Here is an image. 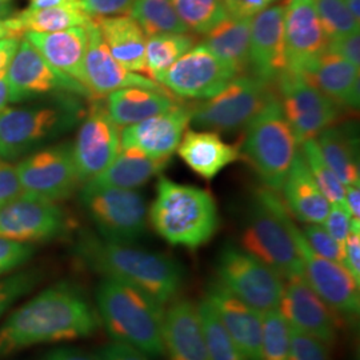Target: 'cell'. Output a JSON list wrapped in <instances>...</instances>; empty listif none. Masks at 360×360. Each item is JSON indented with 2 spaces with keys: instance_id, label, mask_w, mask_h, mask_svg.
<instances>
[{
  "instance_id": "34",
  "label": "cell",
  "mask_w": 360,
  "mask_h": 360,
  "mask_svg": "<svg viewBox=\"0 0 360 360\" xmlns=\"http://www.w3.org/2000/svg\"><path fill=\"white\" fill-rule=\"evenodd\" d=\"M315 141L322 151L324 160L334 171L338 179L345 184V187L360 183L359 165L358 156L355 154V146L342 129H334L333 126L323 129Z\"/></svg>"
},
{
  "instance_id": "42",
  "label": "cell",
  "mask_w": 360,
  "mask_h": 360,
  "mask_svg": "<svg viewBox=\"0 0 360 360\" xmlns=\"http://www.w3.org/2000/svg\"><path fill=\"white\" fill-rule=\"evenodd\" d=\"M41 279L38 270H23L13 272L0 279V318L19 302L23 296L32 292Z\"/></svg>"
},
{
  "instance_id": "44",
  "label": "cell",
  "mask_w": 360,
  "mask_h": 360,
  "mask_svg": "<svg viewBox=\"0 0 360 360\" xmlns=\"http://www.w3.org/2000/svg\"><path fill=\"white\" fill-rule=\"evenodd\" d=\"M303 235L309 247L321 257L343 264V245L323 227V224H306Z\"/></svg>"
},
{
  "instance_id": "21",
  "label": "cell",
  "mask_w": 360,
  "mask_h": 360,
  "mask_svg": "<svg viewBox=\"0 0 360 360\" xmlns=\"http://www.w3.org/2000/svg\"><path fill=\"white\" fill-rule=\"evenodd\" d=\"M285 3L270 6L251 19L250 71L272 84L287 71L284 50Z\"/></svg>"
},
{
  "instance_id": "38",
  "label": "cell",
  "mask_w": 360,
  "mask_h": 360,
  "mask_svg": "<svg viewBox=\"0 0 360 360\" xmlns=\"http://www.w3.org/2000/svg\"><path fill=\"white\" fill-rule=\"evenodd\" d=\"M183 23L199 35H206L227 18L221 0H171Z\"/></svg>"
},
{
  "instance_id": "13",
  "label": "cell",
  "mask_w": 360,
  "mask_h": 360,
  "mask_svg": "<svg viewBox=\"0 0 360 360\" xmlns=\"http://www.w3.org/2000/svg\"><path fill=\"white\" fill-rule=\"evenodd\" d=\"M236 75L231 65L200 43L181 55L156 82L174 95L203 101L217 95Z\"/></svg>"
},
{
  "instance_id": "41",
  "label": "cell",
  "mask_w": 360,
  "mask_h": 360,
  "mask_svg": "<svg viewBox=\"0 0 360 360\" xmlns=\"http://www.w3.org/2000/svg\"><path fill=\"white\" fill-rule=\"evenodd\" d=\"M315 7L328 43L359 31V22L349 13L345 0H315Z\"/></svg>"
},
{
  "instance_id": "15",
  "label": "cell",
  "mask_w": 360,
  "mask_h": 360,
  "mask_svg": "<svg viewBox=\"0 0 360 360\" xmlns=\"http://www.w3.org/2000/svg\"><path fill=\"white\" fill-rule=\"evenodd\" d=\"M68 230L65 211L55 202L22 193L0 207V238L18 243L50 242Z\"/></svg>"
},
{
  "instance_id": "20",
  "label": "cell",
  "mask_w": 360,
  "mask_h": 360,
  "mask_svg": "<svg viewBox=\"0 0 360 360\" xmlns=\"http://www.w3.org/2000/svg\"><path fill=\"white\" fill-rule=\"evenodd\" d=\"M328 47L315 0H288L284 15L287 70L300 74Z\"/></svg>"
},
{
  "instance_id": "55",
  "label": "cell",
  "mask_w": 360,
  "mask_h": 360,
  "mask_svg": "<svg viewBox=\"0 0 360 360\" xmlns=\"http://www.w3.org/2000/svg\"><path fill=\"white\" fill-rule=\"evenodd\" d=\"M20 39H0V74L8 70V65L13 60V55L18 50Z\"/></svg>"
},
{
  "instance_id": "48",
  "label": "cell",
  "mask_w": 360,
  "mask_h": 360,
  "mask_svg": "<svg viewBox=\"0 0 360 360\" xmlns=\"http://www.w3.org/2000/svg\"><path fill=\"white\" fill-rule=\"evenodd\" d=\"M135 0H80L82 7L91 18H108L127 15Z\"/></svg>"
},
{
  "instance_id": "54",
  "label": "cell",
  "mask_w": 360,
  "mask_h": 360,
  "mask_svg": "<svg viewBox=\"0 0 360 360\" xmlns=\"http://www.w3.org/2000/svg\"><path fill=\"white\" fill-rule=\"evenodd\" d=\"M345 205L347 207L352 220L360 221V183L346 186Z\"/></svg>"
},
{
  "instance_id": "50",
  "label": "cell",
  "mask_w": 360,
  "mask_h": 360,
  "mask_svg": "<svg viewBox=\"0 0 360 360\" xmlns=\"http://www.w3.org/2000/svg\"><path fill=\"white\" fill-rule=\"evenodd\" d=\"M23 193L16 168L0 158V207L10 203Z\"/></svg>"
},
{
  "instance_id": "36",
  "label": "cell",
  "mask_w": 360,
  "mask_h": 360,
  "mask_svg": "<svg viewBox=\"0 0 360 360\" xmlns=\"http://www.w3.org/2000/svg\"><path fill=\"white\" fill-rule=\"evenodd\" d=\"M193 46L195 39L188 34H160L148 37L146 43V74L156 82V77Z\"/></svg>"
},
{
  "instance_id": "22",
  "label": "cell",
  "mask_w": 360,
  "mask_h": 360,
  "mask_svg": "<svg viewBox=\"0 0 360 360\" xmlns=\"http://www.w3.org/2000/svg\"><path fill=\"white\" fill-rule=\"evenodd\" d=\"M205 299L245 359L260 360L263 314L232 295L217 279L207 284Z\"/></svg>"
},
{
  "instance_id": "40",
  "label": "cell",
  "mask_w": 360,
  "mask_h": 360,
  "mask_svg": "<svg viewBox=\"0 0 360 360\" xmlns=\"http://www.w3.org/2000/svg\"><path fill=\"white\" fill-rule=\"evenodd\" d=\"M260 360H290V327L278 309L263 312Z\"/></svg>"
},
{
  "instance_id": "26",
  "label": "cell",
  "mask_w": 360,
  "mask_h": 360,
  "mask_svg": "<svg viewBox=\"0 0 360 360\" xmlns=\"http://www.w3.org/2000/svg\"><path fill=\"white\" fill-rule=\"evenodd\" d=\"M302 75L335 103L352 108L359 105V67L338 53L326 50Z\"/></svg>"
},
{
  "instance_id": "19",
  "label": "cell",
  "mask_w": 360,
  "mask_h": 360,
  "mask_svg": "<svg viewBox=\"0 0 360 360\" xmlns=\"http://www.w3.org/2000/svg\"><path fill=\"white\" fill-rule=\"evenodd\" d=\"M278 311L290 328L314 336L326 345H334L339 323L338 315L318 295L304 276L284 282Z\"/></svg>"
},
{
  "instance_id": "23",
  "label": "cell",
  "mask_w": 360,
  "mask_h": 360,
  "mask_svg": "<svg viewBox=\"0 0 360 360\" xmlns=\"http://www.w3.org/2000/svg\"><path fill=\"white\" fill-rule=\"evenodd\" d=\"M190 122V107L176 104L166 112L126 127L120 134V146L135 147L156 160H169Z\"/></svg>"
},
{
  "instance_id": "4",
  "label": "cell",
  "mask_w": 360,
  "mask_h": 360,
  "mask_svg": "<svg viewBox=\"0 0 360 360\" xmlns=\"http://www.w3.org/2000/svg\"><path fill=\"white\" fill-rule=\"evenodd\" d=\"M148 219L168 245L191 250L208 243L220 224L218 206L211 193L163 176L156 186Z\"/></svg>"
},
{
  "instance_id": "33",
  "label": "cell",
  "mask_w": 360,
  "mask_h": 360,
  "mask_svg": "<svg viewBox=\"0 0 360 360\" xmlns=\"http://www.w3.org/2000/svg\"><path fill=\"white\" fill-rule=\"evenodd\" d=\"M203 44L221 60L231 65L238 75L250 68L251 19L226 18L208 31Z\"/></svg>"
},
{
  "instance_id": "56",
  "label": "cell",
  "mask_w": 360,
  "mask_h": 360,
  "mask_svg": "<svg viewBox=\"0 0 360 360\" xmlns=\"http://www.w3.org/2000/svg\"><path fill=\"white\" fill-rule=\"evenodd\" d=\"M10 102V84L7 80V71L0 74V114L6 110Z\"/></svg>"
},
{
  "instance_id": "12",
  "label": "cell",
  "mask_w": 360,
  "mask_h": 360,
  "mask_svg": "<svg viewBox=\"0 0 360 360\" xmlns=\"http://www.w3.org/2000/svg\"><path fill=\"white\" fill-rule=\"evenodd\" d=\"M275 84L279 91L278 101L284 117L292 129L297 144L316 138L338 119V104L303 75L287 70Z\"/></svg>"
},
{
  "instance_id": "25",
  "label": "cell",
  "mask_w": 360,
  "mask_h": 360,
  "mask_svg": "<svg viewBox=\"0 0 360 360\" xmlns=\"http://www.w3.org/2000/svg\"><path fill=\"white\" fill-rule=\"evenodd\" d=\"M23 38L28 40L52 67L83 84L84 56L89 44L87 26L72 27L56 32H26Z\"/></svg>"
},
{
  "instance_id": "28",
  "label": "cell",
  "mask_w": 360,
  "mask_h": 360,
  "mask_svg": "<svg viewBox=\"0 0 360 360\" xmlns=\"http://www.w3.org/2000/svg\"><path fill=\"white\" fill-rule=\"evenodd\" d=\"M282 191L284 206L297 220L306 224H322L330 203L318 187L300 151H297L287 174Z\"/></svg>"
},
{
  "instance_id": "61",
  "label": "cell",
  "mask_w": 360,
  "mask_h": 360,
  "mask_svg": "<svg viewBox=\"0 0 360 360\" xmlns=\"http://www.w3.org/2000/svg\"><path fill=\"white\" fill-rule=\"evenodd\" d=\"M4 1H8V0H4Z\"/></svg>"
},
{
  "instance_id": "27",
  "label": "cell",
  "mask_w": 360,
  "mask_h": 360,
  "mask_svg": "<svg viewBox=\"0 0 360 360\" xmlns=\"http://www.w3.org/2000/svg\"><path fill=\"white\" fill-rule=\"evenodd\" d=\"M176 150L184 163L206 180L214 179L220 171L242 159L236 147L208 131H186Z\"/></svg>"
},
{
  "instance_id": "32",
  "label": "cell",
  "mask_w": 360,
  "mask_h": 360,
  "mask_svg": "<svg viewBox=\"0 0 360 360\" xmlns=\"http://www.w3.org/2000/svg\"><path fill=\"white\" fill-rule=\"evenodd\" d=\"M168 160H156L135 147L120 148L108 167L90 183L124 190H136L166 167Z\"/></svg>"
},
{
  "instance_id": "52",
  "label": "cell",
  "mask_w": 360,
  "mask_h": 360,
  "mask_svg": "<svg viewBox=\"0 0 360 360\" xmlns=\"http://www.w3.org/2000/svg\"><path fill=\"white\" fill-rule=\"evenodd\" d=\"M102 360H150L147 355L122 343H107L95 352Z\"/></svg>"
},
{
  "instance_id": "49",
  "label": "cell",
  "mask_w": 360,
  "mask_h": 360,
  "mask_svg": "<svg viewBox=\"0 0 360 360\" xmlns=\"http://www.w3.org/2000/svg\"><path fill=\"white\" fill-rule=\"evenodd\" d=\"M278 0H221L224 11L232 19H252Z\"/></svg>"
},
{
  "instance_id": "16",
  "label": "cell",
  "mask_w": 360,
  "mask_h": 360,
  "mask_svg": "<svg viewBox=\"0 0 360 360\" xmlns=\"http://www.w3.org/2000/svg\"><path fill=\"white\" fill-rule=\"evenodd\" d=\"M7 80L10 84L11 103L56 90L92 98L90 91L82 83L52 67L26 39L19 41L18 50L7 70Z\"/></svg>"
},
{
  "instance_id": "58",
  "label": "cell",
  "mask_w": 360,
  "mask_h": 360,
  "mask_svg": "<svg viewBox=\"0 0 360 360\" xmlns=\"http://www.w3.org/2000/svg\"><path fill=\"white\" fill-rule=\"evenodd\" d=\"M345 1L349 13H352V16L358 22H360V0H345Z\"/></svg>"
},
{
  "instance_id": "1",
  "label": "cell",
  "mask_w": 360,
  "mask_h": 360,
  "mask_svg": "<svg viewBox=\"0 0 360 360\" xmlns=\"http://www.w3.org/2000/svg\"><path fill=\"white\" fill-rule=\"evenodd\" d=\"M101 327L89 296L77 284L62 281L13 309L0 324V360L39 345L89 338Z\"/></svg>"
},
{
  "instance_id": "35",
  "label": "cell",
  "mask_w": 360,
  "mask_h": 360,
  "mask_svg": "<svg viewBox=\"0 0 360 360\" xmlns=\"http://www.w3.org/2000/svg\"><path fill=\"white\" fill-rule=\"evenodd\" d=\"M129 15L142 27L148 37L160 34H188L171 0H135Z\"/></svg>"
},
{
  "instance_id": "46",
  "label": "cell",
  "mask_w": 360,
  "mask_h": 360,
  "mask_svg": "<svg viewBox=\"0 0 360 360\" xmlns=\"http://www.w3.org/2000/svg\"><path fill=\"white\" fill-rule=\"evenodd\" d=\"M322 224L335 240L343 245L352 227V217L345 203H333Z\"/></svg>"
},
{
  "instance_id": "51",
  "label": "cell",
  "mask_w": 360,
  "mask_h": 360,
  "mask_svg": "<svg viewBox=\"0 0 360 360\" xmlns=\"http://www.w3.org/2000/svg\"><path fill=\"white\" fill-rule=\"evenodd\" d=\"M327 50L338 53L349 63L360 67V35L359 31L352 32L347 37L338 39L328 43Z\"/></svg>"
},
{
  "instance_id": "7",
  "label": "cell",
  "mask_w": 360,
  "mask_h": 360,
  "mask_svg": "<svg viewBox=\"0 0 360 360\" xmlns=\"http://www.w3.org/2000/svg\"><path fill=\"white\" fill-rule=\"evenodd\" d=\"M80 202L96 226L101 238L108 242L132 245L147 230L148 211L142 193L87 181Z\"/></svg>"
},
{
  "instance_id": "47",
  "label": "cell",
  "mask_w": 360,
  "mask_h": 360,
  "mask_svg": "<svg viewBox=\"0 0 360 360\" xmlns=\"http://www.w3.org/2000/svg\"><path fill=\"white\" fill-rule=\"evenodd\" d=\"M343 266L360 283V221L352 220V227L343 243Z\"/></svg>"
},
{
  "instance_id": "10",
  "label": "cell",
  "mask_w": 360,
  "mask_h": 360,
  "mask_svg": "<svg viewBox=\"0 0 360 360\" xmlns=\"http://www.w3.org/2000/svg\"><path fill=\"white\" fill-rule=\"evenodd\" d=\"M282 214L299 255L302 257L304 279L311 288L322 297L336 315L348 319L358 318L360 311V283L352 278L343 264L318 255L309 247L303 232L291 219L290 211L284 205Z\"/></svg>"
},
{
  "instance_id": "37",
  "label": "cell",
  "mask_w": 360,
  "mask_h": 360,
  "mask_svg": "<svg viewBox=\"0 0 360 360\" xmlns=\"http://www.w3.org/2000/svg\"><path fill=\"white\" fill-rule=\"evenodd\" d=\"M198 311L210 360H247L205 297L198 303Z\"/></svg>"
},
{
  "instance_id": "18",
  "label": "cell",
  "mask_w": 360,
  "mask_h": 360,
  "mask_svg": "<svg viewBox=\"0 0 360 360\" xmlns=\"http://www.w3.org/2000/svg\"><path fill=\"white\" fill-rule=\"evenodd\" d=\"M89 30V44L84 56V87L90 91L91 96L95 99H102L114 91L141 87L147 90L167 92L163 86L151 77H143L136 72L127 70L120 65L111 55L107 44L104 43L102 34L96 26L94 18L87 26Z\"/></svg>"
},
{
  "instance_id": "53",
  "label": "cell",
  "mask_w": 360,
  "mask_h": 360,
  "mask_svg": "<svg viewBox=\"0 0 360 360\" xmlns=\"http://www.w3.org/2000/svg\"><path fill=\"white\" fill-rule=\"evenodd\" d=\"M40 360H102L96 354H89L77 348L59 347L46 352Z\"/></svg>"
},
{
  "instance_id": "2",
  "label": "cell",
  "mask_w": 360,
  "mask_h": 360,
  "mask_svg": "<svg viewBox=\"0 0 360 360\" xmlns=\"http://www.w3.org/2000/svg\"><path fill=\"white\" fill-rule=\"evenodd\" d=\"M74 254L91 271L131 284L165 306L179 297L184 285V269L174 257L108 242L90 231L79 235Z\"/></svg>"
},
{
  "instance_id": "59",
  "label": "cell",
  "mask_w": 360,
  "mask_h": 360,
  "mask_svg": "<svg viewBox=\"0 0 360 360\" xmlns=\"http://www.w3.org/2000/svg\"><path fill=\"white\" fill-rule=\"evenodd\" d=\"M13 7L8 4V1L0 0V19H7L13 15Z\"/></svg>"
},
{
  "instance_id": "31",
  "label": "cell",
  "mask_w": 360,
  "mask_h": 360,
  "mask_svg": "<svg viewBox=\"0 0 360 360\" xmlns=\"http://www.w3.org/2000/svg\"><path fill=\"white\" fill-rule=\"evenodd\" d=\"M92 20L82 3H68L41 10L27 8L4 19L10 38L20 39L26 32H56L72 27H86Z\"/></svg>"
},
{
  "instance_id": "60",
  "label": "cell",
  "mask_w": 360,
  "mask_h": 360,
  "mask_svg": "<svg viewBox=\"0 0 360 360\" xmlns=\"http://www.w3.org/2000/svg\"><path fill=\"white\" fill-rule=\"evenodd\" d=\"M10 38L8 30L4 23V19H0V39Z\"/></svg>"
},
{
  "instance_id": "39",
  "label": "cell",
  "mask_w": 360,
  "mask_h": 360,
  "mask_svg": "<svg viewBox=\"0 0 360 360\" xmlns=\"http://www.w3.org/2000/svg\"><path fill=\"white\" fill-rule=\"evenodd\" d=\"M302 155L309 166V171L321 188L323 195L333 203H345V184L338 179L334 171L327 165L323 158L322 151L315 141V138L307 139L302 143Z\"/></svg>"
},
{
  "instance_id": "17",
  "label": "cell",
  "mask_w": 360,
  "mask_h": 360,
  "mask_svg": "<svg viewBox=\"0 0 360 360\" xmlns=\"http://www.w3.org/2000/svg\"><path fill=\"white\" fill-rule=\"evenodd\" d=\"M120 131L110 117L103 102L95 101L77 132L72 155L80 183L96 178L119 154Z\"/></svg>"
},
{
  "instance_id": "3",
  "label": "cell",
  "mask_w": 360,
  "mask_h": 360,
  "mask_svg": "<svg viewBox=\"0 0 360 360\" xmlns=\"http://www.w3.org/2000/svg\"><path fill=\"white\" fill-rule=\"evenodd\" d=\"M96 311L112 342L162 358L165 304L131 284L103 278L95 292Z\"/></svg>"
},
{
  "instance_id": "9",
  "label": "cell",
  "mask_w": 360,
  "mask_h": 360,
  "mask_svg": "<svg viewBox=\"0 0 360 360\" xmlns=\"http://www.w3.org/2000/svg\"><path fill=\"white\" fill-rule=\"evenodd\" d=\"M254 75H239L217 95L190 107L191 122L202 129L235 131L245 127L275 94Z\"/></svg>"
},
{
  "instance_id": "8",
  "label": "cell",
  "mask_w": 360,
  "mask_h": 360,
  "mask_svg": "<svg viewBox=\"0 0 360 360\" xmlns=\"http://www.w3.org/2000/svg\"><path fill=\"white\" fill-rule=\"evenodd\" d=\"M217 281L232 295L262 314L278 309L283 295L282 276L232 243H227L219 252Z\"/></svg>"
},
{
  "instance_id": "57",
  "label": "cell",
  "mask_w": 360,
  "mask_h": 360,
  "mask_svg": "<svg viewBox=\"0 0 360 360\" xmlns=\"http://www.w3.org/2000/svg\"><path fill=\"white\" fill-rule=\"evenodd\" d=\"M80 0H30L28 8L31 10H41V8H50L56 6H63L68 3H77Z\"/></svg>"
},
{
  "instance_id": "5",
  "label": "cell",
  "mask_w": 360,
  "mask_h": 360,
  "mask_svg": "<svg viewBox=\"0 0 360 360\" xmlns=\"http://www.w3.org/2000/svg\"><path fill=\"white\" fill-rule=\"evenodd\" d=\"M283 205L276 193L269 188L259 190L240 233V247L285 282L304 276V272L302 257L284 221Z\"/></svg>"
},
{
  "instance_id": "30",
  "label": "cell",
  "mask_w": 360,
  "mask_h": 360,
  "mask_svg": "<svg viewBox=\"0 0 360 360\" xmlns=\"http://www.w3.org/2000/svg\"><path fill=\"white\" fill-rule=\"evenodd\" d=\"M176 104L172 94L129 87L108 94L104 107L115 124L129 127L151 116L166 112Z\"/></svg>"
},
{
  "instance_id": "24",
  "label": "cell",
  "mask_w": 360,
  "mask_h": 360,
  "mask_svg": "<svg viewBox=\"0 0 360 360\" xmlns=\"http://www.w3.org/2000/svg\"><path fill=\"white\" fill-rule=\"evenodd\" d=\"M163 348L167 360H210L198 303L176 297L165 311Z\"/></svg>"
},
{
  "instance_id": "6",
  "label": "cell",
  "mask_w": 360,
  "mask_h": 360,
  "mask_svg": "<svg viewBox=\"0 0 360 360\" xmlns=\"http://www.w3.org/2000/svg\"><path fill=\"white\" fill-rule=\"evenodd\" d=\"M242 148L266 188L279 193L297 154V142L275 94L245 126Z\"/></svg>"
},
{
  "instance_id": "45",
  "label": "cell",
  "mask_w": 360,
  "mask_h": 360,
  "mask_svg": "<svg viewBox=\"0 0 360 360\" xmlns=\"http://www.w3.org/2000/svg\"><path fill=\"white\" fill-rule=\"evenodd\" d=\"M34 247L0 238V278L25 266L34 255Z\"/></svg>"
},
{
  "instance_id": "29",
  "label": "cell",
  "mask_w": 360,
  "mask_h": 360,
  "mask_svg": "<svg viewBox=\"0 0 360 360\" xmlns=\"http://www.w3.org/2000/svg\"><path fill=\"white\" fill-rule=\"evenodd\" d=\"M111 55L132 72H146L147 35L131 15L94 18Z\"/></svg>"
},
{
  "instance_id": "11",
  "label": "cell",
  "mask_w": 360,
  "mask_h": 360,
  "mask_svg": "<svg viewBox=\"0 0 360 360\" xmlns=\"http://www.w3.org/2000/svg\"><path fill=\"white\" fill-rule=\"evenodd\" d=\"M77 120L68 105L4 110L0 114V158L13 160L55 138Z\"/></svg>"
},
{
  "instance_id": "43",
  "label": "cell",
  "mask_w": 360,
  "mask_h": 360,
  "mask_svg": "<svg viewBox=\"0 0 360 360\" xmlns=\"http://www.w3.org/2000/svg\"><path fill=\"white\" fill-rule=\"evenodd\" d=\"M290 360H331L330 346L314 336L290 328Z\"/></svg>"
},
{
  "instance_id": "14",
  "label": "cell",
  "mask_w": 360,
  "mask_h": 360,
  "mask_svg": "<svg viewBox=\"0 0 360 360\" xmlns=\"http://www.w3.org/2000/svg\"><path fill=\"white\" fill-rule=\"evenodd\" d=\"M23 193L60 202L75 193L80 179L68 144L43 148L25 158L16 167Z\"/></svg>"
}]
</instances>
